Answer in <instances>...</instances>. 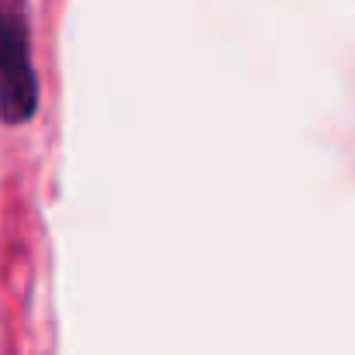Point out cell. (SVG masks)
Returning <instances> with one entry per match:
<instances>
[{"label":"cell","mask_w":355,"mask_h":355,"mask_svg":"<svg viewBox=\"0 0 355 355\" xmlns=\"http://www.w3.org/2000/svg\"><path fill=\"white\" fill-rule=\"evenodd\" d=\"M38 107V76L31 62L28 21L21 0H0V114L24 124Z\"/></svg>","instance_id":"obj_1"}]
</instances>
